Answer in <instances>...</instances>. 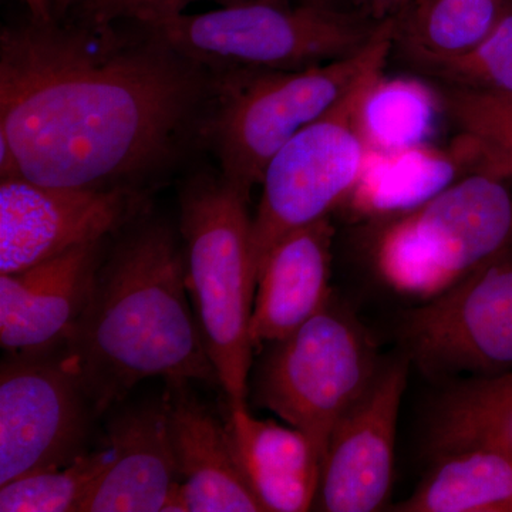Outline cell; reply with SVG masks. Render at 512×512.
<instances>
[{
  "label": "cell",
  "mask_w": 512,
  "mask_h": 512,
  "mask_svg": "<svg viewBox=\"0 0 512 512\" xmlns=\"http://www.w3.org/2000/svg\"><path fill=\"white\" fill-rule=\"evenodd\" d=\"M212 97L214 74L146 26L32 20L0 36V137L33 183L140 190L202 134Z\"/></svg>",
  "instance_id": "cell-1"
},
{
  "label": "cell",
  "mask_w": 512,
  "mask_h": 512,
  "mask_svg": "<svg viewBox=\"0 0 512 512\" xmlns=\"http://www.w3.org/2000/svg\"><path fill=\"white\" fill-rule=\"evenodd\" d=\"M97 414L148 377L220 384L185 284L183 245L163 222L121 239L63 346Z\"/></svg>",
  "instance_id": "cell-2"
},
{
  "label": "cell",
  "mask_w": 512,
  "mask_h": 512,
  "mask_svg": "<svg viewBox=\"0 0 512 512\" xmlns=\"http://www.w3.org/2000/svg\"><path fill=\"white\" fill-rule=\"evenodd\" d=\"M396 35V18H389L362 49L342 59L296 70L212 73L214 97L201 136L210 140L222 177L249 198L292 137L383 73Z\"/></svg>",
  "instance_id": "cell-3"
},
{
  "label": "cell",
  "mask_w": 512,
  "mask_h": 512,
  "mask_svg": "<svg viewBox=\"0 0 512 512\" xmlns=\"http://www.w3.org/2000/svg\"><path fill=\"white\" fill-rule=\"evenodd\" d=\"M249 198L220 177L192 180L180 198L185 284L202 340L232 407L247 406L256 266Z\"/></svg>",
  "instance_id": "cell-4"
},
{
  "label": "cell",
  "mask_w": 512,
  "mask_h": 512,
  "mask_svg": "<svg viewBox=\"0 0 512 512\" xmlns=\"http://www.w3.org/2000/svg\"><path fill=\"white\" fill-rule=\"evenodd\" d=\"M478 170L379 235L376 269L393 291L430 301L512 247V192Z\"/></svg>",
  "instance_id": "cell-5"
},
{
  "label": "cell",
  "mask_w": 512,
  "mask_h": 512,
  "mask_svg": "<svg viewBox=\"0 0 512 512\" xmlns=\"http://www.w3.org/2000/svg\"><path fill=\"white\" fill-rule=\"evenodd\" d=\"M249 382L256 406L301 430L325 457L336 424L373 383L375 340L335 298L288 338L264 346Z\"/></svg>",
  "instance_id": "cell-6"
},
{
  "label": "cell",
  "mask_w": 512,
  "mask_h": 512,
  "mask_svg": "<svg viewBox=\"0 0 512 512\" xmlns=\"http://www.w3.org/2000/svg\"><path fill=\"white\" fill-rule=\"evenodd\" d=\"M143 26L212 73L332 62L362 49L379 28L325 5L289 8L272 0H247L201 15L181 13Z\"/></svg>",
  "instance_id": "cell-7"
},
{
  "label": "cell",
  "mask_w": 512,
  "mask_h": 512,
  "mask_svg": "<svg viewBox=\"0 0 512 512\" xmlns=\"http://www.w3.org/2000/svg\"><path fill=\"white\" fill-rule=\"evenodd\" d=\"M379 76L357 86L328 113L302 128L266 165L261 202L252 218L256 278L279 239L330 217L348 201L369 151L357 113L367 86Z\"/></svg>",
  "instance_id": "cell-8"
},
{
  "label": "cell",
  "mask_w": 512,
  "mask_h": 512,
  "mask_svg": "<svg viewBox=\"0 0 512 512\" xmlns=\"http://www.w3.org/2000/svg\"><path fill=\"white\" fill-rule=\"evenodd\" d=\"M407 359L454 383L512 370V247L426 301L402 326Z\"/></svg>",
  "instance_id": "cell-9"
},
{
  "label": "cell",
  "mask_w": 512,
  "mask_h": 512,
  "mask_svg": "<svg viewBox=\"0 0 512 512\" xmlns=\"http://www.w3.org/2000/svg\"><path fill=\"white\" fill-rule=\"evenodd\" d=\"M97 416L62 352L12 355L0 372V485L67 466L83 454Z\"/></svg>",
  "instance_id": "cell-10"
},
{
  "label": "cell",
  "mask_w": 512,
  "mask_h": 512,
  "mask_svg": "<svg viewBox=\"0 0 512 512\" xmlns=\"http://www.w3.org/2000/svg\"><path fill=\"white\" fill-rule=\"evenodd\" d=\"M144 200L143 191L128 188L53 187L23 177L0 181V275L103 241L133 220Z\"/></svg>",
  "instance_id": "cell-11"
},
{
  "label": "cell",
  "mask_w": 512,
  "mask_h": 512,
  "mask_svg": "<svg viewBox=\"0 0 512 512\" xmlns=\"http://www.w3.org/2000/svg\"><path fill=\"white\" fill-rule=\"evenodd\" d=\"M410 360H392L330 436L316 505L328 512H372L392 491L394 446Z\"/></svg>",
  "instance_id": "cell-12"
},
{
  "label": "cell",
  "mask_w": 512,
  "mask_h": 512,
  "mask_svg": "<svg viewBox=\"0 0 512 512\" xmlns=\"http://www.w3.org/2000/svg\"><path fill=\"white\" fill-rule=\"evenodd\" d=\"M103 241L0 275V345L10 355L62 349L92 295Z\"/></svg>",
  "instance_id": "cell-13"
},
{
  "label": "cell",
  "mask_w": 512,
  "mask_h": 512,
  "mask_svg": "<svg viewBox=\"0 0 512 512\" xmlns=\"http://www.w3.org/2000/svg\"><path fill=\"white\" fill-rule=\"evenodd\" d=\"M177 487L168 512H262L242 474L225 421L198 399L188 380H168Z\"/></svg>",
  "instance_id": "cell-14"
},
{
  "label": "cell",
  "mask_w": 512,
  "mask_h": 512,
  "mask_svg": "<svg viewBox=\"0 0 512 512\" xmlns=\"http://www.w3.org/2000/svg\"><path fill=\"white\" fill-rule=\"evenodd\" d=\"M107 431L113 463L79 512H168L178 477L165 394L124 407Z\"/></svg>",
  "instance_id": "cell-15"
},
{
  "label": "cell",
  "mask_w": 512,
  "mask_h": 512,
  "mask_svg": "<svg viewBox=\"0 0 512 512\" xmlns=\"http://www.w3.org/2000/svg\"><path fill=\"white\" fill-rule=\"evenodd\" d=\"M330 217L289 232L266 255L256 278L249 336L255 348L288 338L332 299Z\"/></svg>",
  "instance_id": "cell-16"
},
{
  "label": "cell",
  "mask_w": 512,
  "mask_h": 512,
  "mask_svg": "<svg viewBox=\"0 0 512 512\" xmlns=\"http://www.w3.org/2000/svg\"><path fill=\"white\" fill-rule=\"evenodd\" d=\"M225 427L238 466L265 511L311 510L323 460L306 434L289 424L256 419L248 406H229Z\"/></svg>",
  "instance_id": "cell-17"
},
{
  "label": "cell",
  "mask_w": 512,
  "mask_h": 512,
  "mask_svg": "<svg viewBox=\"0 0 512 512\" xmlns=\"http://www.w3.org/2000/svg\"><path fill=\"white\" fill-rule=\"evenodd\" d=\"M464 163H477L481 170L483 157L476 144L463 136L453 151L429 143L392 151L369 150L348 198L350 208L362 217H400L460 180Z\"/></svg>",
  "instance_id": "cell-18"
},
{
  "label": "cell",
  "mask_w": 512,
  "mask_h": 512,
  "mask_svg": "<svg viewBox=\"0 0 512 512\" xmlns=\"http://www.w3.org/2000/svg\"><path fill=\"white\" fill-rule=\"evenodd\" d=\"M427 439L433 457L484 447L512 458V370L446 384L433 404Z\"/></svg>",
  "instance_id": "cell-19"
},
{
  "label": "cell",
  "mask_w": 512,
  "mask_h": 512,
  "mask_svg": "<svg viewBox=\"0 0 512 512\" xmlns=\"http://www.w3.org/2000/svg\"><path fill=\"white\" fill-rule=\"evenodd\" d=\"M393 510L512 512V458L484 447L434 457L416 491Z\"/></svg>",
  "instance_id": "cell-20"
},
{
  "label": "cell",
  "mask_w": 512,
  "mask_h": 512,
  "mask_svg": "<svg viewBox=\"0 0 512 512\" xmlns=\"http://www.w3.org/2000/svg\"><path fill=\"white\" fill-rule=\"evenodd\" d=\"M508 0H412L396 16L397 35L414 63L473 49L503 16Z\"/></svg>",
  "instance_id": "cell-21"
},
{
  "label": "cell",
  "mask_w": 512,
  "mask_h": 512,
  "mask_svg": "<svg viewBox=\"0 0 512 512\" xmlns=\"http://www.w3.org/2000/svg\"><path fill=\"white\" fill-rule=\"evenodd\" d=\"M441 110L440 92L423 80L380 74L363 93L357 120L369 150L392 151L426 144Z\"/></svg>",
  "instance_id": "cell-22"
},
{
  "label": "cell",
  "mask_w": 512,
  "mask_h": 512,
  "mask_svg": "<svg viewBox=\"0 0 512 512\" xmlns=\"http://www.w3.org/2000/svg\"><path fill=\"white\" fill-rule=\"evenodd\" d=\"M113 448L84 451L67 466L0 485L2 512H79L113 463Z\"/></svg>",
  "instance_id": "cell-23"
},
{
  "label": "cell",
  "mask_w": 512,
  "mask_h": 512,
  "mask_svg": "<svg viewBox=\"0 0 512 512\" xmlns=\"http://www.w3.org/2000/svg\"><path fill=\"white\" fill-rule=\"evenodd\" d=\"M440 94L461 136L480 148L481 170L507 178L512 167V93L448 84Z\"/></svg>",
  "instance_id": "cell-24"
},
{
  "label": "cell",
  "mask_w": 512,
  "mask_h": 512,
  "mask_svg": "<svg viewBox=\"0 0 512 512\" xmlns=\"http://www.w3.org/2000/svg\"><path fill=\"white\" fill-rule=\"evenodd\" d=\"M451 86L490 89L495 80L512 66V0L491 32L473 49L453 57L419 63Z\"/></svg>",
  "instance_id": "cell-25"
},
{
  "label": "cell",
  "mask_w": 512,
  "mask_h": 512,
  "mask_svg": "<svg viewBox=\"0 0 512 512\" xmlns=\"http://www.w3.org/2000/svg\"><path fill=\"white\" fill-rule=\"evenodd\" d=\"M197 0H94L82 9L84 19L94 23H116L133 20L138 25H153L175 18ZM221 5H237L247 0H215Z\"/></svg>",
  "instance_id": "cell-26"
},
{
  "label": "cell",
  "mask_w": 512,
  "mask_h": 512,
  "mask_svg": "<svg viewBox=\"0 0 512 512\" xmlns=\"http://www.w3.org/2000/svg\"><path fill=\"white\" fill-rule=\"evenodd\" d=\"M366 6L373 16L386 20L396 18L409 5L410 0H359Z\"/></svg>",
  "instance_id": "cell-27"
},
{
  "label": "cell",
  "mask_w": 512,
  "mask_h": 512,
  "mask_svg": "<svg viewBox=\"0 0 512 512\" xmlns=\"http://www.w3.org/2000/svg\"><path fill=\"white\" fill-rule=\"evenodd\" d=\"M28 6L30 18L37 23L55 22L52 2L50 0H22Z\"/></svg>",
  "instance_id": "cell-28"
},
{
  "label": "cell",
  "mask_w": 512,
  "mask_h": 512,
  "mask_svg": "<svg viewBox=\"0 0 512 512\" xmlns=\"http://www.w3.org/2000/svg\"><path fill=\"white\" fill-rule=\"evenodd\" d=\"M50 2H52L53 13H55L56 18L57 15H62V13L73 8V6H80L82 9L86 8L94 0H50Z\"/></svg>",
  "instance_id": "cell-29"
},
{
  "label": "cell",
  "mask_w": 512,
  "mask_h": 512,
  "mask_svg": "<svg viewBox=\"0 0 512 512\" xmlns=\"http://www.w3.org/2000/svg\"><path fill=\"white\" fill-rule=\"evenodd\" d=\"M311 3H315V5H323V0H309Z\"/></svg>",
  "instance_id": "cell-30"
},
{
  "label": "cell",
  "mask_w": 512,
  "mask_h": 512,
  "mask_svg": "<svg viewBox=\"0 0 512 512\" xmlns=\"http://www.w3.org/2000/svg\"><path fill=\"white\" fill-rule=\"evenodd\" d=\"M272 2L284 3V5H288V2H286V0H272Z\"/></svg>",
  "instance_id": "cell-31"
},
{
  "label": "cell",
  "mask_w": 512,
  "mask_h": 512,
  "mask_svg": "<svg viewBox=\"0 0 512 512\" xmlns=\"http://www.w3.org/2000/svg\"><path fill=\"white\" fill-rule=\"evenodd\" d=\"M507 177L511 178L512 180V167L510 168V170H508Z\"/></svg>",
  "instance_id": "cell-32"
}]
</instances>
